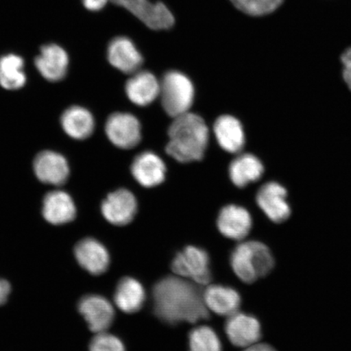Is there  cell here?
I'll return each instance as SVG.
<instances>
[{
	"mask_svg": "<svg viewBox=\"0 0 351 351\" xmlns=\"http://www.w3.org/2000/svg\"><path fill=\"white\" fill-rule=\"evenodd\" d=\"M152 297L154 313L166 324H194L209 317L204 293L188 280L167 276L154 287Z\"/></svg>",
	"mask_w": 351,
	"mask_h": 351,
	"instance_id": "obj_1",
	"label": "cell"
},
{
	"mask_svg": "<svg viewBox=\"0 0 351 351\" xmlns=\"http://www.w3.org/2000/svg\"><path fill=\"white\" fill-rule=\"evenodd\" d=\"M169 138L166 152L174 160L180 163L201 160L208 146V127L203 118L189 112L174 118Z\"/></svg>",
	"mask_w": 351,
	"mask_h": 351,
	"instance_id": "obj_2",
	"label": "cell"
},
{
	"mask_svg": "<svg viewBox=\"0 0 351 351\" xmlns=\"http://www.w3.org/2000/svg\"><path fill=\"white\" fill-rule=\"evenodd\" d=\"M230 265L241 282L252 284L273 271L275 260L265 243L247 241L237 245L232 251Z\"/></svg>",
	"mask_w": 351,
	"mask_h": 351,
	"instance_id": "obj_3",
	"label": "cell"
},
{
	"mask_svg": "<svg viewBox=\"0 0 351 351\" xmlns=\"http://www.w3.org/2000/svg\"><path fill=\"white\" fill-rule=\"evenodd\" d=\"M159 97L166 113L175 118L190 112L195 99V87L185 74L169 71L160 82Z\"/></svg>",
	"mask_w": 351,
	"mask_h": 351,
	"instance_id": "obj_4",
	"label": "cell"
},
{
	"mask_svg": "<svg viewBox=\"0 0 351 351\" xmlns=\"http://www.w3.org/2000/svg\"><path fill=\"white\" fill-rule=\"evenodd\" d=\"M171 269L175 274L199 285H207L212 280L208 254L199 247L189 245L176 254Z\"/></svg>",
	"mask_w": 351,
	"mask_h": 351,
	"instance_id": "obj_5",
	"label": "cell"
},
{
	"mask_svg": "<svg viewBox=\"0 0 351 351\" xmlns=\"http://www.w3.org/2000/svg\"><path fill=\"white\" fill-rule=\"evenodd\" d=\"M116 5L125 8L154 30L169 29L174 25V16L161 2L150 0H110Z\"/></svg>",
	"mask_w": 351,
	"mask_h": 351,
	"instance_id": "obj_6",
	"label": "cell"
},
{
	"mask_svg": "<svg viewBox=\"0 0 351 351\" xmlns=\"http://www.w3.org/2000/svg\"><path fill=\"white\" fill-rule=\"evenodd\" d=\"M105 132L113 145L124 150L137 147L142 139V127L137 117L116 112L108 117Z\"/></svg>",
	"mask_w": 351,
	"mask_h": 351,
	"instance_id": "obj_7",
	"label": "cell"
},
{
	"mask_svg": "<svg viewBox=\"0 0 351 351\" xmlns=\"http://www.w3.org/2000/svg\"><path fill=\"white\" fill-rule=\"evenodd\" d=\"M285 188L278 182H271L265 184L258 190L256 202L271 221L280 223L287 221L291 215Z\"/></svg>",
	"mask_w": 351,
	"mask_h": 351,
	"instance_id": "obj_8",
	"label": "cell"
},
{
	"mask_svg": "<svg viewBox=\"0 0 351 351\" xmlns=\"http://www.w3.org/2000/svg\"><path fill=\"white\" fill-rule=\"evenodd\" d=\"M103 216L114 226L128 225L137 214L138 203L132 193L120 189L109 194L101 205Z\"/></svg>",
	"mask_w": 351,
	"mask_h": 351,
	"instance_id": "obj_9",
	"label": "cell"
},
{
	"mask_svg": "<svg viewBox=\"0 0 351 351\" xmlns=\"http://www.w3.org/2000/svg\"><path fill=\"white\" fill-rule=\"evenodd\" d=\"M78 311L90 330L96 333L106 332L115 318L113 306L107 298L100 295L83 297L78 302Z\"/></svg>",
	"mask_w": 351,
	"mask_h": 351,
	"instance_id": "obj_10",
	"label": "cell"
},
{
	"mask_svg": "<svg viewBox=\"0 0 351 351\" xmlns=\"http://www.w3.org/2000/svg\"><path fill=\"white\" fill-rule=\"evenodd\" d=\"M226 332L231 343L238 348H247L258 343L262 332L260 322L245 313H237L226 323Z\"/></svg>",
	"mask_w": 351,
	"mask_h": 351,
	"instance_id": "obj_11",
	"label": "cell"
},
{
	"mask_svg": "<svg viewBox=\"0 0 351 351\" xmlns=\"http://www.w3.org/2000/svg\"><path fill=\"white\" fill-rule=\"evenodd\" d=\"M217 227L226 238L241 241L252 228V218L247 209L234 204L223 208L217 218Z\"/></svg>",
	"mask_w": 351,
	"mask_h": 351,
	"instance_id": "obj_12",
	"label": "cell"
},
{
	"mask_svg": "<svg viewBox=\"0 0 351 351\" xmlns=\"http://www.w3.org/2000/svg\"><path fill=\"white\" fill-rule=\"evenodd\" d=\"M108 59L113 67L127 74L139 71L143 63V56L133 41L123 36L115 38L110 43Z\"/></svg>",
	"mask_w": 351,
	"mask_h": 351,
	"instance_id": "obj_13",
	"label": "cell"
},
{
	"mask_svg": "<svg viewBox=\"0 0 351 351\" xmlns=\"http://www.w3.org/2000/svg\"><path fill=\"white\" fill-rule=\"evenodd\" d=\"M131 172L140 185L152 188L163 182L166 166L163 160L152 152H144L135 157Z\"/></svg>",
	"mask_w": 351,
	"mask_h": 351,
	"instance_id": "obj_14",
	"label": "cell"
},
{
	"mask_svg": "<svg viewBox=\"0 0 351 351\" xmlns=\"http://www.w3.org/2000/svg\"><path fill=\"white\" fill-rule=\"evenodd\" d=\"M74 254L79 265L90 274H103L108 269L109 253L97 240L88 238L79 241L74 248Z\"/></svg>",
	"mask_w": 351,
	"mask_h": 351,
	"instance_id": "obj_15",
	"label": "cell"
},
{
	"mask_svg": "<svg viewBox=\"0 0 351 351\" xmlns=\"http://www.w3.org/2000/svg\"><path fill=\"white\" fill-rule=\"evenodd\" d=\"M34 169L38 180L51 185H62L69 175V165L65 158L51 151L38 154L34 162Z\"/></svg>",
	"mask_w": 351,
	"mask_h": 351,
	"instance_id": "obj_16",
	"label": "cell"
},
{
	"mask_svg": "<svg viewBox=\"0 0 351 351\" xmlns=\"http://www.w3.org/2000/svg\"><path fill=\"white\" fill-rule=\"evenodd\" d=\"M126 82L125 92L132 103L138 106H147L160 96V82L149 71L131 74Z\"/></svg>",
	"mask_w": 351,
	"mask_h": 351,
	"instance_id": "obj_17",
	"label": "cell"
},
{
	"mask_svg": "<svg viewBox=\"0 0 351 351\" xmlns=\"http://www.w3.org/2000/svg\"><path fill=\"white\" fill-rule=\"evenodd\" d=\"M35 65L42 76L50 82L62 80L67 73L69 57L62 47L56 44L43 46L35 59Z\"/></svg>",
	"mask_w": 351,
	"mask_h": 351,
	"instance_id": "obj_18",
	"label": "cell"
},
{
	"mask_svg": "<svg viewBox=\"0 0 351 351\" xmlns=\"http://www.w3.org/2000/svg\"><path fill=\"white\" fill-rule=\"evenodd\" d=\"M213 130L217 143L223 150L232 154L239 153L245 145L243 125L236 117H219L214 123Z\"/></svg>",
	"mask_w": 351,
	"mask_h": 351,
	"instance_id": "obj_19",
	"label": "cell"
},
{
	"mask_svg": "<svg viewBox=\"0 0 351 351\" xmlns=\"http://www.w3.org/2000/svg\"><path fill=\"white\" fill-rule=\"evenodd\" d=\"M204 300L208 309L223 317L239 313L241 302L235 289L219 285H210L205 289Z\"/></svg>",
	"mask_w": 351,
	"mask_h": 351,
	"instance_id": "obj_20",
	"label": "cell"
},
{
	"mask_svg": "<svg viewBox=\"0 0 351 351\" xmlns=\"http://www.w3.org/2000/svg\"><path fill=\"white\" fill-rule=\"evenodd\" d=\"M43 215L52 225H63L75 218L76 207L67 193L60 191L50 192L44 197Z\"/></svg>",
	"mask_w": 351,
	"mask_h": 351,
	"instance_id": "obj_21",
	"label": "cell"
},
{
	"mask_svg": "<svg viewBox=\"0 0 351 351\" xmlns=\"http://www.w3.org/2000/svg\"><path fill=\"white\" fill-rule=\"evenodd\" d=\"M265 168L260 159L252 154L245 153L237 156L229 168L230 178L237 187L244 188L256 182L262 178Z\"/></svg>",
	"mask_w": 351,
	"mask_h": 351,
	"instance_id": "obj_22",
	"label": "cell"
},
{
	"mask_svg": "<svg viewBox=\"0 0 351 351\" xmlns=\"http://www.w3.org/2000/svg\"><path fill=\"white\" fill-rule=\"evenodd\" d=\"M145 300L146 293L138 280L132 278H124L118 283L114 301L118 308L124 313H138L142 308Z\"/></svg>",
	"mask_w": 351,
	"mask_h": 351,
	"instance_id": "obj_23",
	"label": "cell"
},
{
	"mask_svg": "<svg viewBox=\"0 0 351 351\" xmlns=\"http://www.w3.org/2000/svg\"><path fill=\"white\" fill-rule=\"evenodd\" d=\"M61 125L66 134L79 140L89 138L95 130L93 116L88 110L78 106L66 110L61 117Z\"/></svg>",
	"mask_w": 351,
	"mask_h": 351,
	"instance_id": "obj_24",
	"label": "cell"
},
{
	"mask_svg": "<svg viewBox=\"0 0 351 351\" xmlns=\"http://www.w3.org/2000/svg\"><path fill=\"white\" fill-rule=\"evenodd\" d=\"M24 60L13 54L0 58V85L4 89L19 90L25 84L26 77L23 71Z\"/></svg>",
	"mask_w": 351,
	"mask_h": 351,
	"instance_id": "obj_25",
	"label": "cell"
},
{
	"mask_svg": "<svg viewBox=\"0 0 351 351\" xmlns=\"http://www.w3.org/2000/svg\"><path fill=\"white\" fill-rule=\"evenodd\" d=\"M189 351H222L217 332L208 326L197 327L189 335Z\"/></svg>",
	"mask_w": 351,
	"mask_h": 351,
	"instance_id": "obj_26",
	"label": "cell"
},
{
	"mask_svg": "<svg viewBox=\"0 0 351 351\" xmlns=\"http://www.w3.org/2000/svg\"><path fill=\"white\" fill-rule=\"evenodd\" d=\"M230 1L239 10L245 14L260 16L274 12L284 0H230Z\"/></svg>",
	"mask_w": 351,
	"mask_h": 351,
	"instance_id": "obj_27",
	"label": "cell"
},
{
	"mask_svg": "<svg viewBox=\"0 0 351 351\" xmlns=\"http://www.w3.org/2000/svg\"><path fill=\"white\" fill-rule=\"evenodd\" d=\"M90 351H125V348L117 337L103 332L91 340Z\"/></svg>",
	"mask_w": 351,
	"mask_h": 351,
	"instance_id": "obj_28",
	"label": "cell"
},
{
	"mask_svg": "<svg viewBox=\"0 0 351 351\" xmlns=\"http://www.w3.org/2000/svg\"><path fill=\"white\" fill-rule=\"evenodd\" d=\"M341 62L343 64L344 80L351 90V48L342 55Z\"/></svg>",
	"mask_w": 351,
	"mask_h": 351,
	"instance_id": "obj_29",
	"label": "cell"
},
{
	"mask_svg": "<svg viewBox=\"0 0 351 351\" xmlns=\"http://www.w3.org/2000/svg\"><path fill=\"white\" fill-rule=\"evenodd\" d=\"M109 0H83L84 6L90 11H99L106 5Z\"/></svg>",
	"mask_w": 351,
	"mask_h": 351,
	"instance_id": "obj_30",
	"label": "cell"
},
{
	"mask_svg": "<svg viewBox=\"0 0 351 351\" xmlns=\"http://www.w3.org/2000/svg\"><path fill=\"white\" fill-rule=\"evenodd\" d=\"M11 285L5 280L0 279V305L5 304L10 295Z\"/></svg>",
	"mask_w": 351,
	"mask_h": 351,
	"instance_id": "obj_31",
	"label": "cell"
},
{
	"mask_svg": "<svg viewBox=\"0 0 351 351\" xmlns=\"http://www.w3.org/2000/svg\"><path fill=\"white\" fill-rule=\"evenodd\" d=\"M244 351H276L274 346L267 343H257L245 348Z\"/></svg>",
	"mask_w": 351,
	"mask_h": 351,
	"instance_id": "obj_32",
	"label": "cell"
}]
</instances>
